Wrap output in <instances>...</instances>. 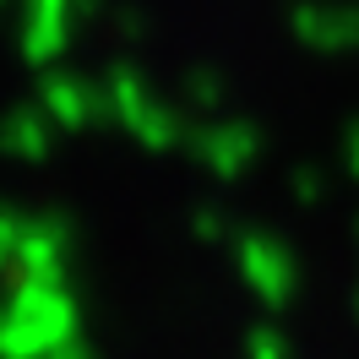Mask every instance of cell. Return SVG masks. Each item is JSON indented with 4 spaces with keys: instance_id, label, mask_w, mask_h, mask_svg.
<instances>
[]
</instances>
